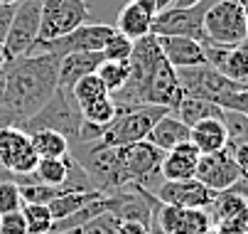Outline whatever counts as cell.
<instances>
[{"label":"cell","instance_id":"cell-36","mask_svg":"<svg viewBox=\"0 0 248 234\" xmlns=\"http://www.w3.org/2000/svg\"><path fill=\"white\" fill-rule=\"evenodd\" d=\"M214 104H217L219 109H224V111H233V114L248 116V86H243V89H236V91H229V94L219 96Z\"/></svg>","mask_w":248,"mask_h":234},{"label":"cell","instance_id":"cell-3","mask_svg":"<svg viewBox=\"0 0 248 234\" xmlns=\"http://www.w3.org/2000/svg\"><path fill=\"white\" fill-rule=\"evenodd\" d=\"M165 114H170V109L155 106V104H143V106L125 109L103 128L101 143L103 146H130V143L145 141L148 133L153 131V126Z\"/></svg>","mask_w":248,"mask_h":234},{"label":"cell","instance_id":"cell-7","mask_svg":"<svg viewBox=\"0 0 248 234\" xmlns=\"http://www.w3.org/2000/svg\"><path fill=\"white\" fill-rule=\"evenodd\" d=\"M89 17V5L84 0H42L40 13V37L42 42L69 35L81 27Z\"/></svg>","mask_w":248,"mask_h":234},{"label":"cell","instance_id":"cell-19","mask_svg":"<svg viewBox=\"0 0 248 234\" xmlns=\"http://www.w3.org/2000/svg\"><path fill=\"white\" fill-rule=\"evenodd\" d=\"M153 13L138 3V0H130L128 5L121 8L118 13V22H116V30L121 32L123 37H128L130 42H138L140 37L150 35V27H153Z\"/></svg>","mask_w":248,"mask_h":234},{"label":"cell","instance_id":"cell-30","mask_svg":"<svg viewBox=\"0 0 248 234\" xmlns=\"http://www.w3.org/2000/svg\"><path fill=\"white\" fill-rule=\"evenodd\" d=\"M22 217L27 224V234H49L54 227V217L47 205H22Z\"/></svg>","mask_w":248,"mask_h":234},{"label":"cell","instance_id":"cell-37","mask_svg":"<svg viewBox=\"0 0 248 234\" xmlns=\"http://www.w3.org/2000/svg\"><path fill=\"white\" fill-rule=\"evenodd\" d=\"M0 234H27V224L22 212L0 215Z\"/></svg>","mask_w":248,"mask_h":234},{"label":"cell","instance_id":"cell-2","mask_svg":"<svg viewBox=\"0 0 248 234\" xmlns=\"http://www.w3.org/2000/svg\"><path fill=\"white\" fill-rule=\"evenodd\" d=\"M81 123H84V116H81L79 104L74 101L72 91H64V89L57 86V91L52 94L49 101L34 116L22 121L17 128L25 131L27 136L30 133H37V131H57L69 141V148H72L79 138Z\"/></svg>","mask_w":248,"mask_h":234},{"label":"cell","instance_id":"cell-44","mask_svg":"<svg viewBox=\"0 0 248 234\" xmlns=\"http://www.w3.org/2000/svg\"><path fill=\"white\" fill-rule=\"evenodd\" d=\"M10 59H8V52H5V47H3V42H0V69H3V67L8 64Z\"/></svg>","mask_w":248,"mask_h":234},{"label":"cell","instance_id":"cell-27","mask_svg":"<svg viewBox=\"0 0 248 234\" xmlns=\"http://www.w3.org/2000/svg\"><path fill=\"white\" fill-rule=\"evenodd\" d=\"M64 160H66V180L62 183L59 192L62 195L64 192H96V187L91 185V180L86 175V170L81 168V163L72 153H66Z\"/></svg>","mask_w":248,"mask_h":234},{"label":"cell","instance_id":"cell-21","mask_svg":"<svg viewBox=\"0 0 248 234\" xmlns=\"http://www.w3.org/2000/svg\"><path fill=\"white\" fill-rule=\"evenodd\" d=\"M30 150L32 146H30V136L25 131H20L17 126L0 128V168L3 170L10 173Z\"/></svg>","mask_w":248,"mask_h":234},{"label":"cell","instance_id":"cell-9","mask_svg":"<svg viewBox=\"0 0 248 234\" xmlns=\"http://www.w3.org/2000/svg\"><path fill=\"white\" fill-rule=\"evenodd\" d=\"M123 153H125V173L130 185H140L155 192L157 185L162 183L160 165L165 160V150L155 148L148 141H140V143L123 146Z\"/></svg>","mask_w":248,"mask_h":234},{"label":"cell","instance_id":"cell-12","mask_svg":"<svg viewBox=\"0 0 248 234\" xmlns=\"http://www.w3.org/2000/svg\"><path fill=\"white\" fill-rule=\"evenodd\" d=\"M153 195L157 197V202H162V205L185 207V210H209V205L214 202V197L219 192L209 190L197 178H192V180H177V183L162 180Z\"/></svg>","mask_w":248,"mask_h":234},{"label":"cell","instance_id":"cell-10","mask_svg":"<svg viewBox=\"0 0 248 234\" xmlns=\"http://www.w3.org/2000/svg\"><path fill=\"white\" fill-rule=\"evenodd\" d=\"M177 79H180L182 94L185 96H199L206 101H217L219 96L243 89L241 84L231 82L229 77H224L219 69L209 64H197V67H187V69H177Z\"/></svg>","mask_w":248,"mask_h":234},{"label":"cell","instance_id":"cell-5","mask_svg":"<svg viewBox=\"0 0 248 234\" xmlns=\"http://www.w3.org/2000/svg\"><path fill=\"white\" fill-rule=\"evenodd\" d=\"M116 32L113 25H106V22H84L81 27L72 30L69 35H62L57 40H37L32 45L30 54H57V57H64V54H72V52H101L103 45L108 42V37Z\"/></svg>","mask_w":248,"mask_h":234},{"label":"cell","instance_id":"cell-6","mask_svg":"<svg viewBox=\"0 0 248 234\" xmlns=\"http://www.w3.org/2000/svg\"><path fill=\"white\" fill-rule=\"evenodd\" d=\"M211 5V0H204L192 8H167L153 17L150 35L155 37H192L204 40V13Z\"/></svg>","mask_w":248,"mask_h":234},{"label":"cell","instance_id":"cell-28","mask_svg":"<svg viewBox=\"0 0 248 234\" xmlns=\"http://www.w3.org/2000/svg\"><path fill=\"white\" fill-rule=\"evenodd\" d=\"M98 79L103 82V86L108 89V94L113 96L116 91L123 89V84L128 82V74H130V67L128 62H101L98 64V69H96Z\"/></svg>","mask_w":248,"mask_h":234},{"label":"cell","instance_id":"cell-22","mask_svg":"<svg viewBox=\"0 0 248 234\" xmlns=\"http://www.w3.org/2000/svg\"><path fill=\"white\" fill-rule=\"evenodd\" d=\"M172 114L180 121H185L189 128L206 121V118H221L224 116V111L214 101H206V99H199V96H182V101L177 104V109Z\"/></svg>","mask_w":248,"mask_h":234},{"label":"cell","instance_id":"cell-18","mask_svg":"<svg viewBox=\"0 0 248 234\" xmlns=\"http://www.w3.org/2000/svg\"><path fill=\"white\" fill-rule=\"evenodd\" d=\"M189 136H192V128L170 111V114H165V116L153 126V131L148 133L145 141L167 153V150H172V148H177V146L187 143Z\"/></svg>","mask_w":248,"mask_h":234},{"label":"cell","instance_id":"cell-14","mask_svg":"<svg viewBox=\"0 0 248 234\" xmlns=\"http://www.w3.org/2000/svg\"><path fill=\"white\" fill-rule=\"evenodd\" d=\"M153 224H157L165 234H202L211 227V219L206 210H185L160 202Z\"/></svg>","mask_w":248,"mask_h":234},{"label":"cell","instance_id":"cell-38","mask_svg":"<svg viewBox=\"0 0 248 234\" xmlns=\"http://www.w3.org/2000/svg\"><path fill=\"white\" fill-rule=\"evenodd\" d=\"M15 8H17V5H5V3H0V42L5 40L8 30H10V22H13V15H15Z\"/></svg>","mask_w":248,"mask_h":234},{"label":"cell","instance_id":"cell-16","mask_svg":"<svg viewBox=\"0 0 248 234\" xmlns=\"http://www.w3.org/2000/svg\"><path fill=\"white\" fill-rule=\"evenodd\" d=\"M103 62V54L101 52H72V54H64L62 62H59V79H57V86L64 89V91H72L74 84L86 77V74H93L98 69V64Z\"/></svg>","mask_w":248,"mask_h":234},{"label":"cell","instance_id":"cell-24","mask_svg":"<svg viewBox=\"0 0 248 234\" xmlns=\"http://www.w3.org/2000/svg\"><path fill=\"white\" fill-rule=\"evenodd\" d=\"M98 195H103V192H98V190L96 192H64V195H57L47 207H49L54 222H59V219H64L69 215L79 212L84 205H89L91 200H96Z\"/></svg>","mask_w":248,"mask_h":234},{"label":"cell","instance_id":"cell-13","mask_svg":"<svg viewBox=\"0 0 248 234\" xmlns=\"http://www.w3.org/2000/svg\"><path fill=\"white\" fill-rule=\"evenodd\" d=\"M182 86L177 79V69L167 64L165 57H160L153 67L150 77L145 79L143 86V104H155V106H165L170 111L177 109V104L182 101Z\"/></svg>","mask_w":248,"mask_h":234},{"label":"cell","instance_id":"cell-29","mask_svg":"<svg viewBox=\"0 0 248 234\" xmlns=\"http://www.w3.org/2000/svg\"><path fill=\"white\" fill-rule=\"evenodd\" d=\"M118 114L121 111H118V106H116V101H113L111 96H106V99H101V101H93V104H89V106L81 109L84 121L91 123V126H98V128H106Z\"/></svg>","mask_w":248,"mask_h":234},{"label":"cell","instance_id":"cell-34","mask_svg":"<svg viewBox=\"0 0 248 234\" xmlns=\"http://www.w3.org/2000/svg\"><path fill=\"white\" fill-rule=\"evenodd\" d=\"M221 121H224L226 133H229V146L248 143V116H241V114H233V111H224Z\"/></svg>","mask_w":248,"mask_h":234},{"label":"cell","instance_id":"cell-41","mask_svg":"<svg viewBox=\"0 0 248 234\" xmlns=\"http://www.w3.org/2000/svg\"><path fill=\"white\" fill-rule=\"evenodd\" d=\"M138 3H143L153 15H157V13H162V10H167L172 5V0H138Z\"/></svg>","mask_w":248,"mask_h":234},{"label":"cell","instance_id":"cell-47","mask_svg":"<svg viewBox=\"0 0 248 234\" xmlns=\"http://www.w3.org/2000/svg\"><path fill=\"white\" fill-rule=\"evenodd\" d=\"M246 205H248V195H246Z\"/></svg>","mask_w":248,"mask_h":234},{"label":"cell","instance_id":"cell-39","mask_svg":"<svg viewBox=\"0 0 248 234\" xmlns=\"http://www.w3.org/2000/svg\"><path fill=\"white\" fill-rule=\"evenodd\" d=\"M229 148H231V155L241 168V173L248 175V143H238V146H229Z\"/></svg>","mask_w":248,"mask_h":234},{"label":"cell","instance_id":"cell-25","mask_svg":"<svg viewBox=\"0 0 248 234\" xmlns=\"http://www.w3.org/2000/svg\"><path fill=\"white\" fill-rule=\"evenodd\" d=\"M32 180L47 185V187H62V183L66 180V160L64 158H40L37 168L32 173Z\"/></svg>","mask_w":248,"mask_h":234},{"label":"cell","instance_id":"cell-8","mask_svg":"<svg viewBox=\"0 0 248 234\" xmlns=\"http://www.w3.org/2000/svg\"><path fill=\"white\" fill-rule=\"evenodd\" d=\"M40 13H42V0H20L10 30L3 40V47L8 52V59H17L30 54L32 45L40 37Z\"/></svg>","mask_w":248,"mask_h":234},{"label":"cell","instance_id":"cell-1","mask_svg":"<svg viewBox=\"0 0 248 234\" xmlns=\"http://www.w3.org/2000/svg\"><path fill=\"white\" fill-rule=\"evenodd\" d=\"M57 54H25L5 64V111L13 116L15 126L37 114L57 91L59 79Z\"/></svg>","mask_w":248,"mask_h":234},{"label":"cell","instance_id":"cell-20","mask_svg":"<svg viewBox=\"0 0 248 234\" xmlns=\"http://www.w3.org/2000/svg\"><path fill=\"white\" fill-rule=\"evenodd\" d=\"M189 141L194 143L199 155H209V153H219L229 146V133H226V126L221 118H206V121L192 126Z\"/></svg>","mask_w":248,"mask_h":234},{"label":"cell","instance_id":"cell-31","mask_svg":"<svg viewBox=\"0 0 248 234\" xmlns=\"http://www.w3.org/2000/svg\"><path fill=\"white\" fill-rule=\"evenodd\" d=\"M123 219L113 212H106V215H98L93 219H89L86 224L77 227V229H69V232H62V234H116L118 224Z\"/></svg>","mask_w":248,"mask_h":234},{"label":"cell","instance_id":"cell-45","mask_svg":"<svg viewBox=\"0 0 248 234\" xmlns=\"http://www.w3.org/2000/svg\"><path fill=\"white\" fill-rule=\"evenodd\" d=\"M241 8H243V15H246V25H248V0H238Z\"/></svg>","mask_w":248,"mask_h":234},{"label":"cell","instance_id":"cell-26","mask_svg":"<svg viewBox=\"0 0 248 234\" xmlns=\"http://www.w3.org/2000/svg\"><path fill=\"white\" fill-rule=\"evenodd\" d=\"M72 96H74V101L79 104V109H84V106H89V104H93V101H101V99L111 96V94H108V89L103 86V82L98 79V74L93 72V74L81 77V79L74 84Z\"/></svg>","mask_w":248,"mask_h":234},{"label":"cell","instance_id":"cell-23","mask_svg":"<svg viewBox=\"0 0 248 234\" xmlns=\"http://www.w3.org/2000/svg\"><path fill=\"white\" fill-rule=\"evenodd\" d=\"M30 146L37 153V158H64L69 153V141L57 131L30 133Z\"/></svg>","mask_w":248,"mask_h":234},{"label":"cell","instance_id":"cell-35","mask_svg":"<svg viewBox=\"0 0 248 234\" xmlns=\"http://www.w3.org/2000/svg\"><path fill=\"white\" fill-rule=\"evenodd\" d=\"M20 210H22L20 185L13 183V180H0V215L20 212Z\"/></svg>","mask_w":248,"mask_h":234},{"label":"cell","instance_id":"cell-11","mask_svg":"<svg viewBox=\"0 0 248 234\" xmlns=\"http://www.w3.org/2000/svg\"><path fill=\"white\" fill-rule=\"evenodd\" d=\"M194 178H197L202 185H206L209 190L226 192L233 183H238V180L243 178V173H241V168L236 165V160H233V155H231V148L226 146V148L219 150V153L199 155Z\"/></svg>","mask_w":248,"mask_h":234},{"label":"cell","instance_id":"cell-17","mask_svg":"<svg viewBox=\"0 0 248 234\" xmlns=\"http://www.w3.org/2000/svg\"><path fill=\"white\" fill-rule=\"evenodd\" d=\"M197 160H199V150L194 148L192 141L177 146L172 150L165 153V160L160 165V175L162 180H192L194 170H197Z\"/></svg>","mask_w":248,"mask_h":234},{"label":"cell","instance_id":"cell-40","mask_svg":"<svg viewBox=\"0 0 248 234\" xmlns=\"http://www.w3.org/2000/svg\"><path fill=\"white\" fill-rule=\"evenodd\" d=\"M116 234H150V227L140 224V222H130V219H123L116 229Z\"/></svg>","mask_w":248,"mask_h":234},{"label":"cell","instance_id":"cell-43","mask_svg":"<svg viewBox=\"0 0 248 234\" xmlns=\"http://www.w3.org/2000/svg\"><path fill=\"white\" fill-rule=\"evenodd\" d=\"M5 101V67L0 69V106Z\"/></svg>","mask_w":248,"mask_h":234},{"label":"cell","instance_id":"cell-15","mask_svg":"<svg viewBox=\"0 0 248 234\" xmlns=\"http://www.w3.org/2000/svg\"><path fill=\"white\" fill-rule=\"evenodd\" d=\"M157 45H160V52L167 59V64L174 67V69H187V67L206 64L199 40H192V37H157Z\"/></svg>","mask_w":248,"mask_h":234},{"label":"cell","instance_id":"cell-32","mask_svg":"<svg viewBox=\"0 0 248 234\" xmlns=\"http://www.w3.org/2000/svg\"><path fill=\"white\" fill-rule=\"evenodd\" d=\"M57 195H62L57 187H47V185H40V183H25V185H20L22 205H49Z\"/></svg>","mask_w":248,"mask_h":234},{"label":"cell","instance_id":"cell-46","mask_svg":"<svg viewBox=\"0 0 248 234\" xmlns=\"http://www.w3.org/2000/svg\"><path fill=\"white\" fill-rule=\"evenodd\" d=\"M0 3H5V5H17L20 0H0Z\"/></svg>","mask_w":248,"mask_h":234},{"label":"cell","instance_id":"cell-33","mask_svg":"<svg viewBox=\"0 0 248 234\" xmlns=\"http://www.w3.org/2000/svg\"><path fill=\"white\" fill-rule=\"evenodd\" d=\"M101 54H103L106 62H128L130 54H133V42L128 37H123L121 32L116 30L113 35L108 37V42L103 45Z\"/></svg>","mask_w":248,"mask_h":234},{"label":"cell","instance_id":"cell-42","mask_svg":"<svg viewBox=\"0 0 248 234\" xmlns=\"http://www.w3.org/2000/svg\"><path fill=\"white\" fill-rule=\"evenodd\" d=\"M199 3H204V0H172V8H192Z\"/></svg>","mask_w":248,"mask_h":234},{"label":"cell","instance_id":"cell-4","mask_svg":"<svg viewBox=\"0 0 248 234\" xmlns=\"http://www.w3.org/2000/svg\"><path fill=\"white\" fill-rule=\"evenodd\" d=\"M204 40L217 45H243L248 42V25L238 0H217L204 13Z\"/></svg>","mask_w":248,"mask_h":234}]
</instances>
